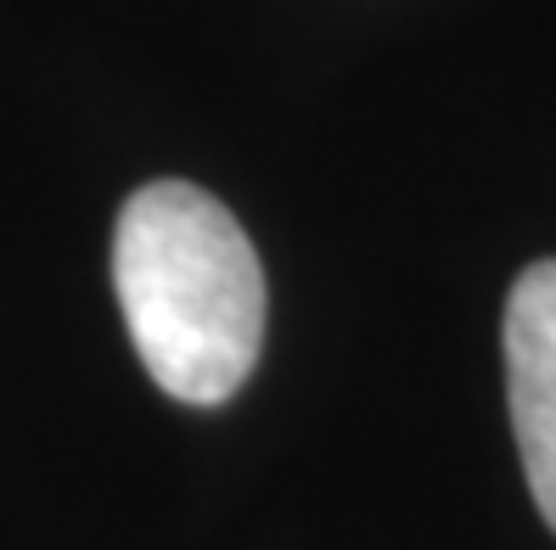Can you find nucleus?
<instances>
[{
	"label": "nucleus",
	"instance_id": "obj_2",
	"mask_svg": "<svg viewBox=\"0 0 556 550\" xmlns=\"http://www.w3.org/2000/svg\"><path fill=\"white\" fill-rule=\"evenodd\" d=\"M506 405L529 495L556 534V258L529 265L506 298Z\"/></svg>",
	"mask_w": 556,
	"mask_h": 550
},
{
	"label": "nucleus",
	"instance_id": "obj_1",
	"mask_svg": "<svg viewBox=\"0 0 556 550\" xmlns=\"http://www.w3.org/2000/svg\"><path fill=\"white\" fill-rule=\"evenodd\" d=\"M113 286L129 343L180 405H225L258 366L265 270L237 214L203 186L152 180L113 231Z\"/></svg>",
	"mask_w": 556,
	"mask_h": 550
}]
</instances>
